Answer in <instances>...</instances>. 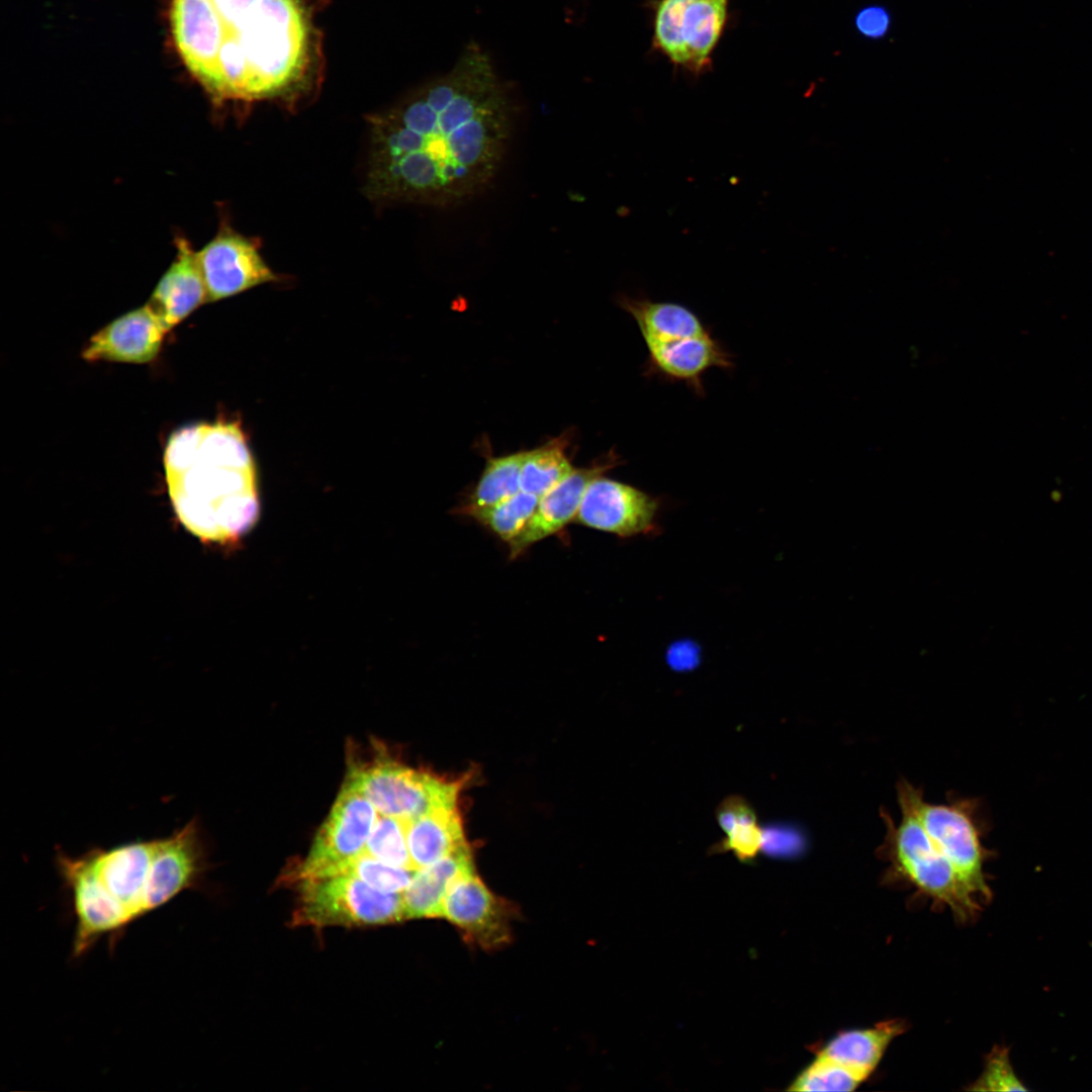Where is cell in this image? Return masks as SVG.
Instances as JSON below:
<instances>
[{
	"label": "cell",
	"instance_id": "6da1fadb",
	"mask_svg": "<svg viewBox=\"0 0 1092 1092\" xmlns=\"http://www.w3.org/2000/svg\"><path fill=\"white\" fill-rule=\"evenodd\" d=\"M514 115L511 89L470 41L445 75L373 119L369 193L435 207L473 199L502 168Z\"/></svg>",
	"mask_w": 1092,
	"mask_h": 1092
},
{
	"label": "cell",
	"instance_id": "7a4b0ae2",
	"mask_svg": "<svg viewBox=\"0 0 1092 1092\" xmlns=\"http://www.w3.org/2000/svg\"><path fill=\"white\" fill-rule=\"evenodd\" d=\"M56 867L74 913L73 956L102 938L114 945L130 924L199 883L204 852L196 819L170 835L80 855L57 849Z\"/></svg>",
	"mask_w": 1092,
	"mask_h": 1092
},
{
	"label": "cell",
	"instance_id": "3957f363",
	"mask_svg": "<svg viewBox=\"0 0 1092 1092\" xmlns=\"http://www.w3.org/2000/svg\"><path fill=\"white\" fill-rule=\"evenodd\" d=\"M164 466L176 516L202 542L235 544L258 522L256 465L238 423L179 428L168 440Z\"/></svg>",
	"mask_w": 1092,
	"mask_h": 1092
},
{
	"label": "cell",
	"instance_id": "277c9868",
	"mask_svg": "<svg viewBox=\"0 0 1092 1092\" xmlns=\"http://www.w3.org/2000/svg\"><path fill=\"white\" fill-rule=\"evenodd\" d=\"M236 38L247 60L250 101L281 95L299 79L307 23L298 0H258Z\"/></svg>",
	"mask_w": 1092,
	"mask_h": 1092
},
{
	"label": "cell",
	"instance_id": "5b68a950",
	"mask_svg": "<svg viewBox=\"0 0 1092 1092\" xmlns=\"http://www.w3.org/2000/svg\"><path fill=\"white\" fill-rule=\"evenodd\" d=\"M901 819L881 811L886 834L880 846L882 856L894 875L914 885L923 894L950 908L967 920L977 914L980 904L948 858L930 839L907 796L897 789Z\"/></svg>",
	"mask_w": 1092,
	"mask_h": 1092
},
{
	"label": "cell",
	"instance_id": "8992f818",
	"mask_svg": "<svg viewBox=\"0 0 1092 1092\" xmlns=\"http://www.w3.org/2000/svg\"><path fill=\"white\" fill-rule=\"evenodd\" d=\"M897 789L911 802L926 833L954 867L972 894L983 902L991 898L984 863L990 851L983 844L984 823L979 801L952 796L945 803L924 800L921 788L901 780Z\"/></svg>",
	"mask_w": 1092,
	"mask_h": 1092
},
{
	"label": "cell",
	"instance_id": "52a82bcc",
	"mask_svg": "<svg viewBox=\"0 0 1092 1092\" xmlns=\"http://www.w3.org/2000/svg\"><path fill=\"white\" fill-rule=\"evenodd\" d=\"M730 0H654L652 46L673 66L700 76L726 28Z\"/></svg>",
	"mask_w": 1092,
	"mask_h": 1092
},
{
	"label": "cell",
	"instance_id": "ba28073f",
	"mask_svg": "<svg viewBox=\"0 0 1092 1092\" xmlns=\"http://www.w3.org/2000/svg\"><path fill=\"white\" fill-rule=\"evenodd\" d=\"M300 892L294 914L299 924L373 925L405 919L400 893L379 891L353 876L300 881Z\"/></svg>",
	"mask_w": 1092,
	"mask_h": 1092
},
{
	"label": "cell",
	"instance_id": "9c48e42d",
	"mask_svg": "<svg viewBox=\"0 0 1092 1092\" xmlns=\"http://www.w3.org/2000/svg\"><path fill=\"white\" fill-rule=\"evenodd\" d=\"M348 784L382 815L410 820L432 810L457 807L462 782L447 781L393 761L354 767Z\"/></svg>",
	"mask_w": 1092,
	"mask_h": 1092
},
{
	"label": "cell",
	"instance_id": "30bf717a",
	"mask_svg": "<svg viewBox=\"0 0 1092 1092\" xmlns=\"http://www.w3.org/2000/svg\"><path fill=\"white\" fill-rule=\"evenodd\" d=\"M377 817L373 804L347 783L302 863L298 880L332 877L361 854Z\"/></svg>",
	"mask_w": 1092,
	"mask_h": 1092
},
{
	"label": "cell",
	"instance_id": "8fae6325",
	"mask_svg": "<svg viewBox=\"0 0 1092 1092\" xmlns=\"http://www.w3.org/2000/svg\"><path fill=\"white\" fill-rule=\"evenodd\" d=\"M517 914V907L495 896L474 869L452 883L442 911V917L458 928L468 943L490 951L510 943Z\"/></svg>",
	"mask_w": 1092,
	"mask_h": 1092
},
{
	"label": "cell",
	"instance_id": "7c38bea8",
	"mask_svg": "<svg viewBox=\"0 0 1092 1092\" xmlns=\"http://www.w3.org/2000/svg\"><path fill=\"white\" fill-rule=\"evenodd\" d=\"M658 508L654 496L603 474L588 484L575 521L592 529L632 537L654 531Z\"/></svg>",
	"mask_w": 1092,
	"mask_h": 1092
},
{
	"label": "cell",
	"instance_id": "4fadbf2b",
	"mask_svg": "<svg viewBox=\"0 0 1092 1092\" xmlns=\"http://www.w3.org/2000/svg\"><path fill=\"white\" fill-rule=\"evenodd\" d=\"M206 288V301L230 297L262 283L276 280L250 239L222 228L196 252Z\"/></svg>",
	"mask_w": 1092,
	"mask_h": 1092
},
{
	"label": "cell",
	"instance_id": "5bb4252c",
	"mask_svg": "<svg viewBox=\"0 0 1092 1092\" xmlns=\"http://www.w3.org/2000/svg\"><path fill=\"white\" fill-rule=\"evenodd\" d=\"M646 346V375L682 382L700 396L704 375L713 368L730 369L733 357L712 334L651 343Z\"/></svg>",
	"mask_w": 1092,
	"mask_h": 1092
},
{
	"label": "cell",
	"instance_id": "9a60e30c",
	"mask_svg": "<svg viewBox=\"0 0 1092 1092\" xmlns=\"http://www.w3.org/2000/svg\"><path fill=\"white\" fill-rule=\"evenodd\" d=\"M620 463L618 454L611 451L599 463L586 468H574L569 475L541 496L535 513L524 530L509 543L511 558L519 556L534 543L560 532L574 521L588 484Z\"/></svg>",
	"mask_w": 1092,
	"mask_h": 1092
},
{
	"label": "cell",
	"instance_id": "2e32d148",
	"mask_svg": "<svg viewBox=\"0 0 1092 1092\" xmlns=\"http://www.w3.org/2000/svg\"><path fill=\"white\" fill-rule=\"evenodd\" d=\"M168 332L146 303L94 334L82 352L87 361L143 364L159 354Z\"/></svg>",
	"mask_w": 1092,
	"mask_h": 1092
},
{
	"label": "cell",
	"instance_id": "e0dca14e",
	"mask_svg": "<svg viewBox=\"0 0 1092 1092\" xmlns=\"http://www.w3.org/2000/svg\"><path fill=\"white\" fill-rule=\"evenodd\" d=\"M175 260L156 285L148 306L169 332L206 301V288L196 252L184 238L176 239Z\"/></svg>",
	"mask_w": 1092,
	"mask_h": 1092
},
{
	"label": "cell",
	"instance_id": "ac0fdd59",
	"mask_svg": "<svg viewBox=\"0 0 1092 1092\" xmlns=\"http://www.w3.org/2000/svg\"><path fill=\"white\" fill-rule=\"evenodd\" d=\"M472 869L470 850L464 844L448 856L415 871L410 885L401 893L405 919L442 917L450 886Z\"/></svg>",
	"mask_w": 1092,
	"mask_h": 1092
},
{
	"label": "cell",
	"instance_id": "d6986e66",
	"mask_svg": "<svg viewBox=\"0 0 1092 1092\" xmlns=\"http://www.w3.org/2000/svg\"><path fill=\"white\" fill-rule=\"evenodd\" d=\"M617 302L632 316L645 345L711 333L692 309L680 303L624 294Z\"/></svg>",
	"mask_w": 1092,
	"mask_h": 1092
},
{
	"label": "cell",
	"instance_id": "ffe728a7",
	"mask_svg": "<svg viewBox=\"0 0 1092 1092\" xmlns=\"http://www.w3.org/2000/svg\"><path fill=\"white\" fill-rule=\"evenodd\" d=\"M406 840L416 871L448 856L466 844L457 807L432 810L406 820Z\"/></svg>",
	"mask_w": 1092,
	"mask_h": 1092
},
{
	"label": "cell",
	"instance_id": "44dd1931",
	"mask_svg": "<svg viewBox=\"0 0 1092 1092\" xmlns=\"http://www.w3.org/2000/svg\"><path fill=\"white\" fill-rule=\"evenodd\" d=\"M905 1022L898 1019L878 1023L867 1029L847 1030L837 1034L818 1053L867 1079L881 1061L890 1042L905 1031Z\"/></svg>",
	"mask_w": 1092,
	"mask_h": 1092
},
{
	"label": "cell",
	"instance_id": "7402d4cb",
	"mask_svg": "<svg viewBox=\"0 0 1092 1092\" xmlns=\"http://www.w3.org/2000/svg\"><path fill=\"white\" fill-rule=\"evenodd\" d=\"M525 452L491 458L459 512L473 517L521 490L520 474Z\"/></svg>",
	"mask_w": 1092,
	"mask_h": 1092
},
{
	"label": "cell",
	"instance_id": "603a6c76",
	"mask_svg": "<svg viewBox=\"0 0 1092 1092\" xmlns=\"http://www.w3.org/2000/svg\"><path fill=\"white\" fill-rule=\"evenodd\" d=\"M573 467L564 453V444L555 440L525 452L521 466V490L543 496L567 475Z\"/></svg>",
	"mask_w": 1092,
	"mask_h": 1092
},
{
	"label": "cell",
	"instance_id": "cb8c5ba5",
	"mask_svg": "<svg viewBox=\"0 0 1092 1092\" xmlns=\"http://www.w3.org/2000/svg\"><path fill=\"white\" fill-rule=\"evenodd\" d=\"M540 497L520 490L506 500L474 515L478 523L499 539L511 543L524 530L535 513Z\"/></svg>",
	"mask_w": 1092,
	"mask_h": 1092
},
{
	"label": "cell",
	"instance_id": "d4e9b609",
	"mask_svg": "<svg viewBox=\"0 0 1092 1092\" xmlns=\"http://www.w3.org/2000/svg\"><path fill=\"white\" fill-rule=\"evenodd\" d=\"M364 851L387 864L416 871L408 852L404 819L382 814L377 817Z\"/></svg>",
	"mask_w": 1092,
	"mask_h": 1092
},
{
	"label": "cell",
	"instance_id": "484cf974",
	"mask_svg": "<svg viewBox=\"0 0 1092 1092\" xmlns=\"http://www.w3.org/2000/svg\"><path fill=\"white\" fill-rule=\"evenodd\" d=\"M866 1079L848 1068L817 1055L792 1083L793 1091H853Z\"/></svg>",
	"mask_w": 1092,
	"mask_h": 1092
},
{
	"label": "cell",
	"instance_id": "4316f807",
	"mask_svg": "<svg viewBox=\"0 0 1092 1092\" xmlns=\"http://www.w3.org/2000/svg\"><path fill=\"white\" fill-rule=\"evenodd\" d=\"M415 871L382 862L365 851L344 863L334 876L349 875L386 893H402L410 885Z\"/></svg>",
	"mask_w": 1092,
	"mask_h": 1092
},
{
	"label": "cell",
	"instance_id": "83f0119b",
	"mask_svg": "<svg viewBox=\"0 0 1092 1092\" xmlns=\"http://www.w3.org/2000/svg\"><path fill=\"white\" fill-rule=\"evenodd\" d=\"M974 1091H1025L1009 1059L1008 1049L995 1046L987 1057L981 1076L969 1088Z\"/></svg>",
	"mask_w": 1092,
	"mask_h": 1092
},
{
	"label": "cell",
	"instance_id": "f1b7e54d",
	"mask_svg": "<svg viewBox=\"0 0 1092 1092\" xmlns=\"http://www.w3.org/2000/svg\"><path fill=\"white\" fill-rule=\"evenodd\" d=\"M763 829L756 821L737 824L726 833V838L712 845L710 852L733 851L742 862H751L762 849Z\"/></svg>",
	"mask_w": 1092,
	"mask_h": 1092
},
{
	"label": "cell",
	"instance_id": "f546056e",
	"mask_svg": "<svg viewBox=\"0 0 1092 1092\" xmlns=\"http://www.w3.org/2000/svg\"><path fill=\"white\" fill-rule=\"evenodd\" d=\"M856 31L871 39L884 37L891 27V15L882 5L872 4L862 7L854 16Z\"/></svg>",
	"mask_w": 1092,
	"mask_h": 1092
},
{
	"label": "cell",
	"instance_id": "4dcf8cb0",
	"mask_svg": "<svg viewBox=\"0 0 1092 1092\" xmlns=\"http://www.w3.org/2000/svg\"><path fill=\"white\" fill-rule=\"evenodd\" d=\"M715 816L725 833L737 824L757 820L751 805L739 795L726 797L716 808Z\"/></svg>",
	"mask_w": 1092,
	"mask_h": 1092
},
{
	"label": "cell",
	"instance_id": "1f68e13d",
	"mask_svg": "<svg viewBox=\"0 0 1092 1092\" xmlns=\"http://www.w3.org/2000/svg\"><path fill=\"white\" fill-rule=\"evenodd\" d=\"M223 31V41L236 37L237 29L258 0H210ZM223 43V42H222Z\"/></svg>",
	"mask_w": 1092,
	"mask_h": 1092
},
{
	"label": "cell",
	"instance_id": "d6a6232c",
	"mask_svg": "<svg viewBox=\"0 0 1092 1092\" xmlns=\"http://www.w3.org/2000/svg\"><path fill=\"white\" fill-rule=\"evenodd\" d=\"M666 660L674 670L694 669L700 661L699 648L690 641L676 642L667 650Z\"/></svg>",
	"mask_w": 1092,
	"mask_h": 1092
}]
</instances>
